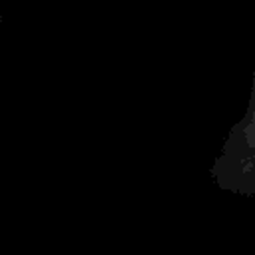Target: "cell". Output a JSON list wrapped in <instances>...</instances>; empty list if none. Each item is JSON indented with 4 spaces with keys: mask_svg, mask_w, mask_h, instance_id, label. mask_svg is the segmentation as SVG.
Returning a JSON list of instances; mask_svg holds the SVG:
<instances>
[{
    "mask_svg": "<svg viewBox=\"0 0 255 255\" xmlns=\"http://www.w3.org/2000/svg\"><path fill=\"white\" fill-rule=\"evenodd\" d=\"M211 173L219 189L255 197V74L247 110L229 129Z\"/></svg>",
    "mask_w": 255,
    "mask_h": 255,
    "instance_id": "cell-1",
    "label": "cell"
}]
</instances>
